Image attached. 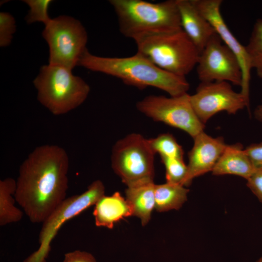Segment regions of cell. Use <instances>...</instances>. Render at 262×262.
<instances>
[{"instance_id": "6da1fadb", "label": "cell", "mask_w": 262, "mask_h": 262, "mask_svg": "<svg viewBox=\"0 0 262 262\" xmlns=\"http://www.w3.org/2000/svg\"><path fill=\"white\" fill-rule=\"evenodd\" d=\"M69 159L56 145L36 147L20 166L14 197L30 221L43 223L66 198Z\"/></svg>"}, {"instance_id": "7a4b0ae2", "label": "cell", "mask_w": 262, "mask_h": 262, "mask_svg": "<svg viewBox=\"0 0 262 262\" xmlns=\"http://www.w3.org/2000/svg\"><path fill=\"white\" fill-rule=\"evenodd\" d=\"M78 66L116 77L139 89L150 86L158 88L171 97L187 93L190 87L185 77L163 70L137 52L129 57H110L93 55L87 49Z\"/></svg>"}, {"instance_id": "3957f363", "label": "cell", "mask_w": 262, "mask_h": 262, "mask_svg": "<svg viewBox=\"0 0 262 262\" xmlns=\"http://www.w3.org/2000/svg\"><path fill=\"white\" fill-rule=\"evenodd\" d=\"M134 41L137 53L174 75L185 77L197 65L200 51L181 28L146 34Z\"/></svg>"}, {"instance_id": "277c9868", "label": "cell", "mask_w": 262, "mask_h": 262, "mask_svg": "<svg viewBox=\"0 0 262 262\" xmlns=\"http://www.w3.org/2000/svg\"><path fill=\"white\" fill-rule=\"evenodd\" d=\"M120 33L133 40L147 33L181 28L176 0H110Z\"/></svg>"}, {"instance_id": "5b68a950", "label": "cell", "mask_w": 262, "mask_h": 262, "mask_svg": "<svg viewBox=\"0 0 262 262\" xmlns=\"http://www.w3.org/2000/svg\"><path fill=\"white\" fill-rule=\"evenodd\" d=\"M39 102L55 115L66 114L82 104L90 88L82 78L65 67L48 64L41 66L33 81Z\"/></svg>"}, {"instance_id": "8992f818", "label": "cell", "mask_w": 262, "mask_h": 262, "mask_svg": "<svg viewBox=\"0 0 262 262\" xmlns=\"http://www.w3.org/2000/svg\"><path fill=\"white\" fill-rule=\"evenodd\" d=\"M155 155L148 139L139 133H131L113 146L111 166L127 186L154 181Z\"/></svg>"}, {"instance_id": "52a82bcc", "label": "cell", "mask_w": 262, "mask_h": 262, "mask_svg": "<svg viewBox=\"0 0 262 262\" xmlns=\"http://www.w3.org/2000/svg\"><path fill=\"white\" fill-rule=\"evenodd\" d=\"M42 36L49 48V64L72 70L87 50V33L74 17L63 15L45 26Z\"/></svg>"}, {"instance_id": "ba28073f", "label": "cell", "mask_w": 262, "mask_h": 262, "mask_svg": "<svg viewBox=\"0 0 262 262\" xmlns=\"http://www.w3.org/2000/svg\"><path fill=\"white\" fill-rule=\"evenodd\" d=\"M105 194L100 180L93 181L82 193L66 198L42 223L39 235V246L23 262H46L50 244L62 225L68 220L95 205Z\"/></svg>"}, {"instance_id": "9c48e42d", "label": "cell", "mask_w": 262, "mask_h": 262, "mask_svg": "<svg viewBox=\"0 0 262 262\" xmlns=\"http://www.w3.org/2000/svg\"><path fill=\"white\" fill-rule=\"evenodd\" d=\"M187 93L166 97L149 95L136 103L137 110L153 120L186 132L193 139L205 127L195 112Z\"/></svg>"}, {"instance_id": "30bf717a", "label": "cell", "mask_w": 262, "mask_h": 262, "mask_svg": "<svg viewBox=\"0 0 262 262\" xmlns=\"http://www.w3.org/2000/svg\"><path fill=\"white\" fill-rule=\"evenodd\" d=\"M196 67L201 82H226L241 86L242 71L239 61L216 33L200 51Z\"/></svg>"}, {"instance_id": "8fae6325", "label": "cell", "mask_w": 262, "mask_h": 262, "mask_svg": "<svg viewBox=\"0 0 262 262\" xmlns=\"http://www.w3.org/2000/svg\"><path fill=\"white\" fill-rule=\"evenodd\" d=\"M189 98L195 112L204 124L219 112L235 114L246 107L249 108V105L242 94L234 91L226 82H201Z\"/></svg>"}, {"instance_id": "7c38bea8", "label": "cell", "mask_w": 262, "mask_h": 262, "mask_svg": "<svg viewBox=\"0 0 262 262\" xmlns=\"http://www.w3.org/2000/svg\"><path fill=\"white\" fill-rule=\"evenodd\" d=\"M201 14L210 23L223 42L235 54L242 71L240 92L249 102V84L252 69L246 47L231 33L221 13L222 0H193Z\"/></svg>"}, {"instance_id": "4fadbf2b", "label": "cell", "mask_w": 262, "mask_h": 262, "mask_svg": "<svg viewBox=\"0 0 262 262\" xmlns=\"http://www.w3.org/2000/svg\"><path fill=\"white\" fill-rule=\"evenodd\" d=\"M193 139V147L188 153L184 186L190 185L195 178L212 171L227 145L222 137H212L204 131Z\"/></svg>"}, {"instance_id": "5bb4252c", "label": "cell", "mask_w": 262, "mask_h": 262, "mask_svg": "<svg viewBox=\"0 0 262 262\" xmlns=\"http://www.w3.org/2000/svg\"><path fill=\"white\" fill-rule=\"evenodd\" d=\"M180 27L200 52L216 33L193 0H176Z\"/></svg>"}, {"instance_id": "9a60e30c", "label": "cell", "mask_w": 262, "mask_h": 262, "mask_svg": "<svg viewBox=\"0 0 262 262\" xmlns=\"http://www.w3.org/2000/svg\"><path fill=\"white\" fill-rule=\"evenodd\" d=\"M93 214L96 226L111 229L121 219L132 216V212L126 199L116 192L102 196L95 204Z\"/></svg>"}, {"instance_id": "2e32d148", "label": "cell", "mask_w": 262, "mask_h": 262, "mask_svg": "<svg viewBox=\"0 0 262 262\" xmlns=\"http://www.w3.org/2000/svg\"><path fill=\"white\" fill-rule=\"evenodd\" d=\"M256 171L239 143L227 145L212 170L214 175H233L247 180Z\"/></svg>"}, {"instance_id": "e0dca14e", "label": "cell", "mask_w": 262, "mask_h": 262, "mask_svg": "<svg viewBox=\"0 0 262 262\" xmlns=\"http://www.w3.org/2000/svg\"><path fill=\"white\" fill-rule=\"evenodd\" d=\"M154 181L142 182L127 186L126 199L130 205L132 215L139 218L143 226L149 221L155 208Z\"/></svg>"}, {"instance_id": "ac0fdd59", "label": "cell", "mask_w": 262, "mask_h": 262, "mask_svg": "<svg viewBox=\"0 0 262 262\" xmlns=\"http://www.w3.org/2000/svg\"><path fill=\"white\" fill-rule=\"evenodd\" d=\"M189 190L185 186L166 182L155 184V209L159 212L179 210L187 199Z\"/></svg>"}, {"instance_id": "d6986e66", "label": "cell", "mask_w": 262, "mask_h": 262, "mask_svg": "<svg viewBox=\"0 0 262 262\" xmlns=\"http://www.w3.org/2000/svg\"><path fill=\"white\" fill-rule=\"evenodd\" d=\"M16 189V181L11 178L0 180V226L19 221L23 212L15 205L13 196Z\"/></svg>"}, {"instance_id": "ffe728a7", "label": "cell", "mask_w": 262, "mask_h": 262, "mask_svg": "<svg viewBox=\"0 0 262 262\" xmlns=\"http://www.w3.org/2000/svg\"><path fill=\"white\" fill-rule=\"evenodd\" d=\"M245 47L252 69H255L257 76L262 79V18L256 21Z\"/></svg>"}, {"instance_id": "44dd1931", "label": "cell", "mask_w": 262, "mask_h": 262, "mask_svg": "<svg viewBox=\"0 0 262 262\" xmlns=\"http://www.w3.org/2000/svg\"><path fill=\"white\" fill-rule=\"evenodd\" d=\"M148 142L153 152L159 154L161 159H183V149L172 134H161L155 138L149 139Z\"/></svg>"}, {"instance_id": "7402d4cb", "label": "cell", "mask_w": 262, "mask_h": 262, "mask_svg": "<svg viewBox=\"0 0 262 262\" xmlns=\"http://www.w3.org/2000/svg\"><path fill=\"white\" fill-rule=\"evenodd\" d=\"M23 1L30 8L25 18L28 24L39 22L43 23L45 26L50 21L52 18L49 17L48 11L52 0H25Z\"/></svg>"}, {"instance_id": "603a6c76", "label": "cell", "mask_w": 262, "mask_h": 262, "mask_svg": "<svg viewBox=\"0 0 262 262\" xmlns=\"http://www.w3.org/2000/svg\"><path fill=\"white\" fill-rule=\"evenodd\" d=\"M161 161L165 167L166 182L184 186L187 173V165L183 159H162Z\"/></svg>"}, {"instance_id": "cb8c5ba5", "label": "cell", "mask_w": 262, "mask_h": 262, "mask_svg": "<svg viewBox=\"0 0 262 262\" xmlns=\"http://www.w3.org/2000/svg\"><path fill=\"white\" fill-rule=\"evenodd\" d=\"M16 30L14 17L10 13H0V46L5 47L10 45Z\"/></svg>"}, {"instance_id": "d4e9b609", "label": "cell", "mask_w": 262, "mask_h": 262, "mask_svg": "<svg viewBox=\"0 0 262 262\" xmlns=\"http://www.w3.org/2000/svg\"><path fill=\"white\" fill-rule=\"evenodd\" d=\"M245 151L255 169L262 171V142L250 145Z\"/></svg>"}, {"instance_id": "484cf974", "label": "cell", "mask_w": 262, "mask_h": 262, "mask_svg": "<svg viewBox=\"0 0 262 262\" xmlns=\"http://www.w3.org/2000/svg\"><path fill=\"white\" fill-rule=\"evenodd\" d=\"M246 180L247 187L262 203V171L256 170Z\"/></svg>"}, {"instance_id": "4316f807", "label": "cell", "mask_w": 262, "mask_h": 262, "mask_svg": "<svg viewBox=\"0 0 262 262\" xmlns=\"http://www.w3.org/2000/svg\"><path fill=\"white\" fill-rule=\"evenodd\" d=\"M63 262H97L94 256L89 252L79 250L66 253Z\"/></svg>"}, {"instance_id": "83f0119b", "label": "cell", "mask_w": 262, "mask_h": 262, "mask_svg": "<svg viewBox=\"0 0 262 262\" xmlns=\"http://www.w3.org/2000/svg\"><path fill=\"white\" fill-rule=\"evenodd\" d=\"M254 115L257 119L262 121V102L255 109Z\"/></svg>"}, {"instance_id": "f1b7e54d", "label": "cell", "mask_w": 262, "mask_h": 262, "mask_svg": "<svg viewBox=\"0 0 262 262\" xmlns=\"http://www.w3.org/2000/svg\"><path fill=\"white\" fill-rule=\"evenodd\" d=\"M256 262H262V256Z\"/></svg>"}]
</instances>
